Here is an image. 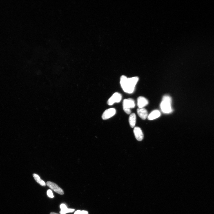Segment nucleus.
Segmentation results:
<instances>
[{
  "label": "nucleus",
  "instance_id": "obj_16",
  "mask_svg": "<svg viewBox=\"0 0 214 214\" xmlns=\"http://www.w3.org/2000/svg\"><path fill=\"white\" fill-rule=\"evenodd\" d=\"M50 214H58L56 213H54V212H51V213Z\"/></svg>",
  "mask_w": 214,
  "mask_h": 214
},
{
  "label": "nucleus",
  "instance_id": "obj_9",
  "mask_svg": "<svg viewBox=\"0 0 214 214\" xmlns=\"http://www.w3.org/2000/svg\"><path fill=\"white\" fill-rule=\"evenodd\" d=\"M137 114L143 120L146 119L148 116V112L144 108H138L137 109Z\"/></svg>",
  "mask_w": 214,
  "mask_h": 214
},
{
  "label": "nucleus",
  "instance_id": "obj_5",
  "mask_svg": "<svg viewBox=\"0 0 214 214\" xmlns=\"http://www.w3.org/2000/svg\"><path fill=\"white\" fill-rule=\"evenodd\" d=\"M46 184L49 187L56 193L61 195L64 194V193L63 190L55 183L48 181L46 182Z\"/></svg>",
  "mask_w": 214,
  "mask_h": 214
},
{
  "label": "nucleus",
  "instance_id": "obj_11",
  "mask_svg": "<svg viewBox=\"0 0 214 214\" xmlns=\"http://www.w3.org/2000/svg\"><path fill=\"white\" fill-rule=\"evenodd\" d=\"M161 115V113L159 111L157 110H154L148 116V118L149 120H151L158 118Z\"/></svg>",
  "mask_w": 214,
  "mask_h": 214
},
{
  "label": "nucleus",
  "instance_id": "obj_4",
  "mask_svg": "<svg viewBox=\"0 0 214 214\" xmlns=\"http://www.w3.org/2000/svg\"><path fill=\"white\" fill-rule=\"evenodd\" d=\"M122 99V96L118 92H115L108 99V104L109 105L111 106L115 103H119Z\"/></svg>",
  "mask_w": 214,
  "mask_h": 214
},
{
  "label": "nucleus",
  "instance_id": "obj_15",
  "mask_svg": "<svg viewBox=\"0 0 214 214\" xmlns=\"http://www.w3.org/2000/svg\"><path fill=\"white\" fill-rule=\"evenodd\" d=\"M47 194L48 196L51 198H53L54 197V196L53 195V193L51 190H48L47 191Z\"/></svg>",
  "mask_w": 214,
  "mask_h": 214
},
{
  "label": "nucleus",
  "instance_id": "obj_6",
  "mask_svg": "<svg viewBox=\"0 0 214 214\" xmlns=\"http://www.w3.org/2000/svg\"><path fill=\"white\" fill-rule=\"evenodd\" d=\"M116 113L115 108H112L108 109L103 113L102 116L103 120H106L110 118L115 115Z\"/></svg>",
  "mask_w": 214,
  "mask_h": 214
},
{
  "label": "nucleus",
  "instance_id": "obj_7",
  "mask_svg": "<svg viewBox=\"0 0 214 214\" xmlns=\"http://www.w3.org/2000/svg\"><path fill=\"white\" fill-rule=\"evenodd\" d=\"M134 133L135 137L137 140L142 141L143 138V134L142 130L139 127H136L134 128Z\"/></svg>",
  "mask_w": 214,
  "mask_h": 214
},
{
  "label": "nucleus",
  "instance_id": "obj_12",
  "mask_svg": "<svg viewBox=\"0 0 214 214\" xmlns=\"http://www.w3.org/2000/svg\"><path fill=\"white\" fill-rule=\"evenodd\" d=\"M136 121V117L135 114V113H132L130 114L129 119L130 126L132 128H133L135 127Z\"/></svg>",
  "mask_w": 214,
  "mask_h": 214
},
{
  "label": "nucleus",
  "instance_id": "obj_3",
  "mask_svg": "<svg viewBox=\"0 0 214 214\" xmlns=\"http://www.w3.org/2000/svg\"><path fill=\"white\" fill-rule=\"evenodd\" d=\"M135 101L133 99L129 98L124 99L123 102V109L126 113L130 114L131 111L130 109L135 108Z\"/></svg>",
  "mask_w": 214,
  "mask_h": 214
},
{
  "label": "nucleus",
  "instance_id": "obj_2",
  "mask_svg": "<svg viewBox=\"0 0 214 214\" xmlns=\"http://www.w3.org/2000/svg\"><path fill=\"white\" fill-rule=\"evenodd\" d=\"M171 103V98L170 96L165 95L163 97L160 107L161 110L164 113H169L172 112Z\"/></svg>",
  "mask_w": 214,
  "mask_h": 214
},
{
  "label": "nucleus",
  "instance_id": "obj_14",
  "mask_svg": "<svg viewBox=\"0 0 214 214\" xmlns=\"http://www.w3.org/2000/svg\"><path fill=\"white\" fill-rule=\"evenodd\" d=\"M74 214H88V212L86 211L77 210L74 213Z\"/></svg>",
  "mask_w": 214,
  "mask_h": 214
},
{
  "label": "nucleus",
  "instance_id": "obj_1",
  "mask_svg": "<svg viewBox=\"0 0 214 214\" xmlns=\"http://www.w3.org/2000/svg\"><path fill=\"white\" fill-rule=\"evenodd\" d=\"M138 77L128 78L125 77L121 80L120 83L121 88L126 93L131 94L135 90V86L139 80Z\"/></svg>",
  "mask_w": 214,
  "mask_h": 214
},
{
  "label": "nucleus",
  "instance_id": "obj_8",
  "mask_svg": "<svg viewBox=\"0 0 214 214\" xmlns=\"http://www.w3.org/2000/svg\"><path fill=\"white\" fill-rule=\"evenodd\" d=\"M148 104V101L146 98L141 96L138 98L137 105L139 108H143Z\"/></svg>",
  "mask_w": 214,
  "mask_h": 214
},
{
  "label": "nucleus",
  "instance_id": "obj_13",
  "mask_svg": "<svg viewBox=\"0 0 214 214\" xmlns=\"http://www.w3.org/2000/svg\"><path fill=\"white\" fill-rule=\"evenodd\" d=\"M33 175L34 179H35L36 182L38 184L42 186H46V183L41 179L39 175H38L37 174H34Z\"/></svg>",
  "mask_w": 214,
  "mask_h": 214
},
{
  "label": "nucleus",
  "instance_id": "obj_10",
  "mask_svg": "<svg viewBox=\"0 0 214 214\" xmlns=\"http://www.w3.org/2000/svg\"><path fill=\"white\" fill-rule=\"evenodd\" d=\"M61 210L60 211V214H66L68 213H72L73 212L75 211V209H70L67 208L66 205L64 204H61L60 206Z\"/></svg>",
  "mask_w": 214,
  "mask_h": 214
}]
</instances>
